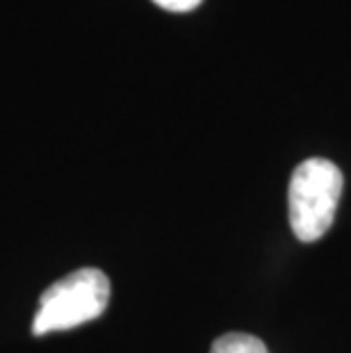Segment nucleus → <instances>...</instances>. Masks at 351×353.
I'll return each instance as SVG.
<instances>
[{
	"label": "nucleus",
	"mask_w": 351,
	"mask_h": 353,
	"mask_svg": "<svg viewBox=\"0 0 351 353\" xmlns=\"http://www.w3.org/2000/svg\"><path fill=\"white\" fill-rule=\"evenodd\" d=\"M342 171L331 160L310 157L290 178V226L297 239L310 244L324 237L333 226L342 196Z\"/></svg>",
	"instance_id": "f257e3e1"
},
{
	"label": "nucleus",
	"mask_w": 351,
	"mask_h": 353,
	"mask_svg": "<svg viewBox=\"0 0 351 353\" xmlns=\"http://www.w3.org/2000/svg\"><path fill=\"white\" fill-rule=\"evenodd\" d=\"M110 303V281L101 269H78L62 281L53 283L41 294L32 333L46 335L87 324L106 312Z\"/></svg>",
	"instance_id": "f03ea898"
},
{
	"label": "nucleus",
	"mask_w": 351,
	"mask_h": 353,
	"mask_svg": "<svg viewBox=\"0 0 351 353\" xmlns=\"http://www.w3.org/2000/svg\"><path fill=\"white\" fill-rule=\"evenodd\" d=\"M210 353H270L263 340L249 333H226L217 337Z\"/></svg>",
	"instance_id": "7ed1b4c3"
},
{
	"label": "nucleus",
	"mask_w": 351,
	"mask_h": 353,
	"mask_svg": "<svg viewBox=\"0 0 351 353\" xmlns=\"http://www.w3.org/2000/svg\"><path fill=\"white\" fill-rule=\"evenodd\" d=\"M155 5H160L167 12H192L194 7H199L203 0H153Z\"/></svg>",
	"instance_id": "20e7f679"
}]
</instances>
